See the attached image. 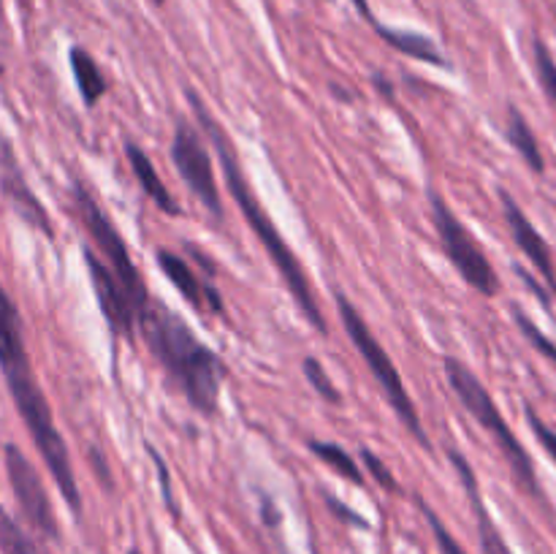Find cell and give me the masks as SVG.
I'll return each mask as SVG.
<instances>
[{"label":"cell","instance_id":"cell-24","mask_svg":"<svg viewBox=\"0 0 556 554\" xmlns=\"http://www.w3.org/2000/svg\"><path fill=\"white\" fill-rule=\"evenodd\" d=\"M514 318H516V326H519V329L525 331V337H527V340L532 342V348H535V351H541L543 356H546V358H552V362L556 364V342L548 340V337L543 335L541 329H538V326H535V320H530V318H527V315L521 313L519 307H514Z\"/></svg>","mask_w":556,"mask_h":554},{"label":"cell","instance_id":"cell-26","mask_svg":"<svg viewBox=\"0 0 556 554\" xmlns=\"http://www.w3.org/2000/svg\"><path fill=\"white\" fill-rule=\"evenodd\" d=\"M525 416H527V424H530L532 435H535V438H538V443L543 445V451H546V454L552 456L554 465H556V432H554L552 427H548L546 421H543L541 416H538L535 407H532L530 402H527V405H525Z\"/></svg>","mask_w":556,"mask_h":554},{"label":"cell","instance_id":"cell-2","mask_svg":"<svg viewBox=\"0 0 556 554\" xmlns=\"http://www.w3.org/2000/svg\"><path fill=\"white\" fill-rule=\"evenodd\" d=\"M185 96H188L190 106H193L195 123L204 128V134L210 136L212 147H215L217 161H220V168H223V179H226V185H228V190H231L237 206L242 210V217L248 221L250 231H253L255 239L264 244L266 255L271 259L277 275L282 277V282H286V288L291 291L293 302H296V307L302 310V315L307 318V324L313 326L315 331H320V335H329V324H326L320 302L315 299V291H313V286H309V277H307V272H304L302 261H299V255H293L291 244L282 239V234L277 231V226L271 223L269 212L264 210V204H261V199L255 196V190L250 188L248 177H244V172H242V163H239V155H237V150H233V141L228 139L226 128H223L220 119H217L215 114L206 109V103L201 101L199 92L185 90Z\"/></svg>","mask_w":556,"mask_h":554},{"label":"cell","instance_id":"cell-17","mask_svg":"<svg viewBox=\"0 0 556 554\" xmlns=\"http://www.w3.org/2000/svg\"><path fill=\"white\" fill-rule=\"evenodd\" d=\"M68 60H71V74H74L76 87H79L81 101L92 109L103 96H106V90H109L106 76H103L101 65L96 63V58H92L87 49L74 47L71 49Z\"/></svg>","mask_w":556,"mask_h":554},{"label":"cell","instance_id":"cell-9","mask_svg":"<svg viewBox=\"0 0 556 554\" xmlns=\"http://www.w3.org/2000/svg\"><path fill=\"white\" fill-rule=\"evenodd\" d=\"M172 161L177 166L179 177L185 179V185L193 190L195 199L210 210L215 221H223V199L220 190H217L215 172H212L210 150H206L195 125L188 123V119H179L177 128H174Z\"/></svg>","mask_w":556,"mask_h":554},{"label":"cell","instance_id":"cell-11","mask_svg":"<svg viewBox=\"0 0 556 554\" xmlns=\"http://www.w3.org/2000/svg\"><path fill=\"white\" fill-rule=\"evenodd\" d=\"M85 266H87V275H90L92 291H96L98 307H101L103 318H106L109 324V331H112L114 337L134 340L136 335L134 304L128 302L119 280L114 277V272L109 269L106 261L92 250V244H85Z\"/></svg>","mask_w":556,"mask_h":554},{"label":"cell","instance_id":"cell-8","mask_svg":"<svg viewBox=\"0 0 556 554\" xmlns=\"http://www.w3.org/2000/svg\"><path fill=\"white\" fill-rule=\"evenodd\" d=\"M3 465L9 487L14 492L16 508H20L27 527L41 538H47V541H60L58 516H54L52 500H49V492L43 487V478L36 470V465L14 443L3 445Z\"/></svg>","mask_w":556,"mask_h":554},{"label":"cell","instance_id":"cell-6","mask_svg":"<svg viewBox=\"0 0 556 554\" xmlns=\"http://www.w3.org/2000/svg\"><path fill=\"white\" fill-rule=\"evenodd\" d=\"M71 196H74V206H76V215H79L81 226L87 228L92 244H96L92 250H96V253L106 261L109 269L114 272V277H117L119 286H123L125 297H128V302L134 304L136 318H139V315L144 313L147 304H150L152 297H150V291H147L144 280H141L139 266H136L134 259H130V250H128V244H125L123 234H119V228L114 226L112 217L101 210V204L92 199V193L87 190L85 182H79V179H76Z\"/></svg>","mask_w":556,"mask_h":554},{"label":"cell","instance_id":"cell-22","mask_svg":"<svg viewBox=\"0 0 556 554\" xmlns=\"http://www.w3.org/2000/svg\"><path fill=\"white\" fill-rule=\"evenodd\" d=\"M535 71L538 81H541L543 87V96H546L548 103L556 109V63L543 41H535Z\"/></svg>","mask_w":556,"mask_h":554},{"label":"cell","instance_id":"cell-7","mask_svg":"<svg viewBox=\"0 0 556 554\" xmlns=\"http://www.w3.org/2000/svg\"><path fill=\"white\" fill-rule=\"evenodd\" d=\"M429 210H432V223L438 228L440 244H443L445 259L454 264V269L459 272L462 280L478 291L481 297H497L500 293V277L497 269L489 261L486 250L481 248L476 237H472L470 228L456 217V212L445 204L440 196L429 199Z\"/></svg>","mask_w":556,"mask_h":554},{"label":"cell","instance_id":"cell-13","mask_svg":"<svg viewBox=\"0 0 556 554\" xmlns=\"http://www.w3.org/2000/svg\"><path fill=\"white\" fill-rule=\"evenodd\" d=\"M155 261H157V266H161L163 275L168 277V282L177 288V293L190 304V307L199 310V313H206V310H210V313H217V315L223 313V302H220V293H217V288L201 280V277L195 275L193 266H190L182 255L161 248L155 253Z\"/></svg>","mask_w":556,"mask_h":554},{"label":"cell","instance_id":"cell-1","mask_svg":"<svg viewBox=\"0 0 556 554\" xmlns=\"http://www.w3.org/2000/svg\"><path fill=\"white\" fill-rule=\"evenodd\" d=\"M0 373H3L11 400H14L20 418L25 421L33 445L41 454L47 470L52 473L54 483H58L71 514L79 519L85 503H81L79 483H76L74 476L68 443H65L63 432L54 424L52 405H49L41 383H38L30 353H27L20 307H16L11 293L3 288V282H0Z\"/></svg>","mask_w":556,"mask_h":554},{"label":"cell","instance_id":"cell-25","mask_svg":"<svg viewBox=\"0 0 556 554\" xmlns=\"http://www.w3.org/2000/svg\"><path fill=\"white\" fill-rule=\"evenodd\" d=\"M362 462H364V467H367L369 476H372L375 481L386 489V492H394V494L402 492V487L396 483L394 473L389 470V465H386V462L380 459L372 449H362Z\"/></svg>","mask_w":556,"mask_h":554},{"label":"cell","instance_id":"cell-27","mask_svg":"<svg viewBox=\"0 0 556 554\" xmlns=\"http://www.w3.org/2000/svg\"><path fill=\"white\" fill-rule=\"evenodd\" d=\"M147 451H150V459L155 462V470H157V481H161V492H163V503H166V508H172L174 516H179V508H177V498H174V483H172V473H168L166 462H163V456L157 454L155 445H147Z\"/></svg>","mask_w":556,"mask_h":554},{"label":"cell","instance_id":"cell-14","mask_svg":"<svg viewBox=\"0 0 556 554\" xmlns=\"http://www.w3.org/2000/svg\"><path fill=\"white\" fill-rule=\"evenodd\" d=\"M448 459H451V465L456 467V473H459L462 483H465L467 498H470L472 514H476V525H478V538H481V552L483 554H514L508 549V543H505V538L500 536L497 525H494V519L489 516L486 505H483L481 487H478V478H476V473H472L470 462H467L459 451H448Z\"/></svg>","mask_w":556,"mask_h":554},{"label":"cell","instance_id":"cell-28","mask_svg":"<svg viewBox=\"0 0 556 554\" xmlns=\"http://www.w3.org/2000/svg\"><path fill=\"white\" fill-rule=\"evenodd\" d=\"M326 503L331 505V511H334V514L340 516V519L351 521V525H356V527H367V521H364L362 516H358V514H353V511H351V508H345V505H342V503H337V500L331 498V494H329V498H326Z\"/></svg>","mask_w":556,"mask_h":554},{"label":"cell","instance_id":"cell-19","mask_svg":"<svg viewBox=\"0 0 556 554\" xmlns=\"http://www.w3.org/2000/svg\"><path fill=\"white\" fill-rule=\"evenodd\" d=\"M309 451H313L326 467H331L337 476L351 481L353 487H364V483H367V476L362 473V467L356 465V459H353L342 445L329 443V440H309Z\"/></svg>","mask_w":556,"mask_h":554},{"label":"cell","instance_id":"cell-34","mask_svg":"<svg viewBox=\"0 0 556 554\" xmlns=\"http://www.w3.org/2000/svg\"><path fill=\"white\" fill-rule=\"evenodd\" d=\"M152 3H155V5H163V0H152Z\"/></svg>","mask_w":556,"mask_h":554},{"label":"cell","instance_id":"cell-4","mask_svg":"<svg viewBox=\"0 0 556 554\" xmlns=\"http://www.w3.org/2000/svg\"><path fill=\"white\" fill-rule=\"evenodd\" d=\"M445 378H448V386L454 389V394L459 396V402L465 405V411L492 435V440L497 443L500 454L505 456V462L514 470V478L532 494V498H541V483H538L535 465H532L530 454L521 445V440L516 438V432L510 429V424L505 421V416L500 413L497 402L489 394V389L483 386V380L467 367L462 358L445 356L443 358Z\"/></svg>","mask_w":556,"mask_h":554},{"label":"cell","instance_id":"cell-21","mask_svg":"<svg viewBox=\"0 0 556 554\" xmlns=\"http://www.w3.org/2000/svg\"><path fill=\"white\" fill-rule=\"evenodd\" d=\"M304 378L309 380V386L315 389V394L320 396L324 402H329V405H340L342 402V391L337 389V383L331 380V375L326 373L324 364L318 362L315 356H307L304 358Z\"/></svg>","mask_w":556,"mask_h":554},{"label":"cell","instance_id":"cell-12","mask_svg":"<svg viewBox=\"0 0 556 554\" xmlns=\"http://www.w3.org/2000/svg\"><path fill=\"white\" fill-rule=\"evenodd\" d=\"M500 201H503L505 223H508L514 242L519 244L521 253L530 259V264L535 266L538 275L543 277V282H546V286L556 293V264H554V255H552V248H548V242L541 237V231L532 226L527 212L521 210L519 201H516L508 190H500Z\"/></svg>","mask_w":556,"mask_h":554},{"label":"cell","instance_id":"cell-23","mask_svg":"<svg viewBox=\"0 0 556 554\" xmlns=\"http://www.w3.org/2000/svg\"><path fill=\"white\" fill-rule=\"evenodd\" d=\"M416 505H418V508H421V514L427 516V521H429V527H432V532H434V541H438L440 552H443V554H467L465 549L459 546V541H456V538L451 536V532H448V527H445L443 521H440V516L434 514V511L429 508L427 503H424V498H416Z\"/></svg>","mask_w":556,"mask_h":554},{"label":"cell","instance_id":"cell-31","mask_svg":"<svg viewBox=\"0 0 556 554\" xmlns=\"http://www.w3.org/2000/svg\"><path fill=\"white\" fill-rule=\"evenodd\" d=\"M375 87H378V90L383 92V96L394 98V87H391L389 79H383V76H375Z\"/></svg>","mask_w":556,"mask_h":554},{"label":"cell","instance_id":"cell-35","mask_svg":"<svg viewBox=\"0 0 556 554\" xmlns=\"http://www.w3.org/2000/svg\"><path fill=\"white\" fill-rule=\"evenodd\" d=\"M0 3H3V0H0Z\"/></svg>","mask_w":556,"mask_h":554},{"label":"cell","instance_id":"cell-10","mask_svg":"<svg viewBox=\"0 0 556 554\" xmlns=\"http://www.w3.org/2000/svg\"><path fill=\"white\" fill-rule=\"evenodd\" d=\"M0 193L9 201V206L14 210V215L22 223H27L30 228H36L38 234L52 242L54 239V226L52 217H49L43 201L33 193L30 182H27L25 172L20 166V158H16L14 144H11L9 136L0 130Z\"/></svg>","mask_w":556,"mask_h":554},{"label":"cell","instance_id":"cell-30","mask_svg":"<svg viewBox=\"0 0 556 554\" xmlns=\"http://www.w3.org/2000/svg\"><path fill=\"white\" fill-rule=\"evenodd\" d=\"M353 5H356L358 14H362L364 20H369V22H372V25H375V22H378V20H375V16H372V9H369L367 0H353Z\"/></svg>","mask_w":556,"mask_h":554},{"label":"cell","instance_id":"cell-5","mask_svg":"<svg viewBox=\"0 0 556 554\" xmlns=\"http://www.w3.org/2000/svg\"><path fill=\"white\" fill-rule=\"evenodd\" d=\"M334 299H337V313H340L342 329L348 331L353 348H356L358 356L364 358V364L369 367L372 378L378 380L386 402H389L391 411L396 413V418L405 424L407 432L418 440V445H424V449L429 451L432 449V440H429L427 429H424L421 416H418V411H416V402H413V396L407 394V386H405V380H402L400 369H396L394 358L389 356V351L383 348V342H380L378 337H375V331L369 329V324L364 320V315L358 313L356 304H353L342 291H337Z\"/></svg>","mask_w":556,"mask_h":554},{"label":"cell","instance_id":"cell-18","mask_svg":"<svg viewBox=\"0 0 556 554\" xmlns=\"http://www.w3.org/2000/svg\"><path fill=\"white\" fill-rule=\"evenodd\" d=\"M505 136H508L510 147L519 152L521 161H525L527 166H530L532 172L541 177V174L546 172V158H543L541 144H538L535 130L530 128L527 117L516 106H508V123H505Z\"/></svg>","mask_w":556,"mask_h":554},{"label":"cell","instance_id":"cell-16","mask_svg":"<svg viewBox=\"0 0 556 554\" xmlns=\"http://www.w3.org/2000/svg\"><path fill=\"white\" fill-rule=\"evenodd\" d=\"M372 27L378 30V36L383 38L391 49H396V52L407 54V58L421 60V63L438 65V68H448V60L443 58V52L438 49V43H434L429 36H421V33L394 30V27H386V25H380V22H375Z\"/></svg>","mask_w":556,"mask_h":554},{"label":"cell","instance_id":"cell-29","mask_svg":"<svg viewBox=\"0 0 556 554\" xmlns=\"http://www.w3.org/2000/svg\"><path fill=\"white\" fill-rule=\"evenodd\" d=\"M519 275H521V280H525V282H527V286H530V288H532V291H535V293H538V297H541L543 307H552V299H548V293H546V291H543V288H541V286H538V282H535V280H532V277H530V275H527V272H521V269H519Z\"/></svg>","mask_w":556,"mask_h":554},{"label":"cell","instance_id":"cell-33","mask_svg":"<svg viewBox=\"0 0 556 554\" xmlns=\"http://www.w3.org/2000/svg\"><path fill=\"white\" fill-rule=\"evenodd\" d=\"M128 554H141V552H139V549H130V552H128Z\"/></svg>","mask_w":556,"mask_h":554},{"label":"cell","instance_id":"cell-20","mask_svg":"<svg viewBox=\"0 0 556 554\" xmlns=\"http://www.w3.org/2000/svg\"><path fill=\"white\" fill-rule=\"evenodd\" d=\"M0 552L3 554H49L0 503Z\"/></svg>","mask_w":556,"mask_h":554},{"label":"cell","instance_id":"cell-3","mask_svg":"<svg viewBox=\"0 0 556 554\" xmlns=\"http://www.w3.org/2000/svg\"><path fill=\"white\" fill-rule=\"evenodd\" d=\"M147 348L166 373L168 383L182 391L185 400L212 418L220 405V380L226 367L212 348L195 337V331L166 304L150 299L144 313L136 318Z\"/></svg>","mask_w":556,"mask_h":554},{"label":"cell","instance_id":"cell-32","mask_svg":"<svg viewBox=\"0 0 556 554\" xmlns=\"http://www.w3.org/2000/svg\"><path fill=\"white\" fill-rule=\"evenodd\" d=\"M264 514H266V521H269V525H277V521H280V519H275V511H271V503L266 498H264Z\"/></svg>","mask_w":556,"mask_h":554},{"label":"cell","instance_id":"cell-15","mask_svg":"<svg viewBox=\"0 0 556 554\" xmlns=\"http://www.w3.org/2000/svg\"><path fill=\"white\" fill-rule=\"evenodd\" d=\"M125 158H128L130 168H134V177L139 179L141 190L150 196L152 204H155L157 210L166 212V215H172V217L182 215V206H179V201L174 199V196L168 193L166 185H163V179H161V174H157L152 158L147 155V152L141 150L136 141H130V139L125 141Z\"/></svg>","mask_w":556,"mask_h":554}]
</instances>
